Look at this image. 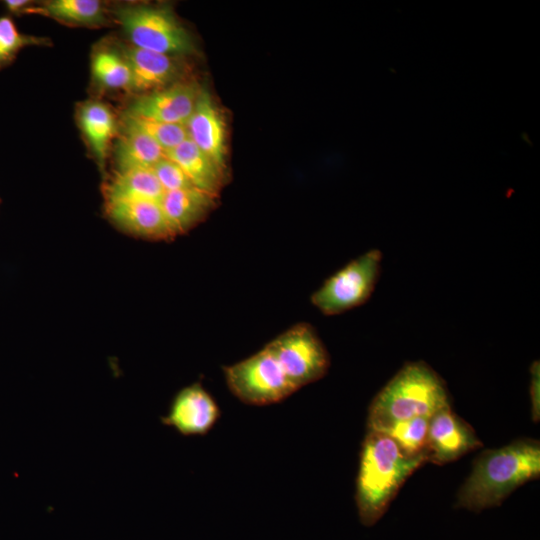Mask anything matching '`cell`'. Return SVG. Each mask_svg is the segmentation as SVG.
Returning a JSON list of instances; mask_svg holds the SVG:
<instances>
[{
    "mask_svg": "<svg viewBox=\"0 0 540 540\" xmlns=\"http://www.w3.org/2000/svg\"><path fill=\"white\" fill-rule=\"evenodd\" d=\"M480 446L482 443L473 428L451 407L430 418L426 440L427 461L437 465L451 463Z\"/></svg>",
    "mask_w": 540,
    "mask_h": 540,
    "instance_id": "obj_9",
    "label": "cell"
},
{
    "mask_svg": "<svg viewBox=\"0 0 540 540\" xmlns=\"http://www.w3.org/2000/svg\"><path fill=\"white\" fill-rule=\"evenodd\" d=\"M223 374L230 392L248 405L279 403L298 390L266 345L253 355L224 366Z\"/></svg>",
    "mask_w": 540,
    "mask_h": 540,
    "instance_id": "obj_5",
    "label": "cell"
},
{
    "mask_svg": "<svg viewBox=\"0 0 540 540\" xmlns=\"http://www.w3.org/2000/svg\"><path fill=\"white\" fill-rule=\"evenodd\" d=\"M266 346L297 389L320 380L330 367L329 353L308 323L293 325Z\"/></svg>",
    "mask_w": 540,
    "mask_h": 540,
    "instance_id": "obj_7",
    "label": "cell"
},
{
    "mask_svg": "<svg viewBox=\"0 0 540 540\" xmlns=\"http://www.w3.org/2000/svg\"><path fill=\"white\" fill-rule=\"evenodd\" d=\"M152 171L164 192L196 188L182 169L165 155L152 167Z\"/></svg>",
    "mask_w": 540,
    "mask_h": 540,
    "instance_id": "obj_24",
    "label": "cell"
},
{
    "mask_svg": "<svg viewBox=\"0 0 540 540\" xmlns=\"http://www.w3.org/2000/svg\"><path fill=\"white\" fill-rule=\"evenodd\" d=\"M164 155L182 169L196 188L217 196L223 185L224 171L189 138Z\"/></svg>",
    "mask_w": 540,
    "mask_h": 540,
    "instance_id": "obj_18",
    "label": "cell"
},
{
    "mask_svg": "<svg viewBox=\"0 0 540 540\" xmlns=\"http://www.w3.org/2000/svg\"><path fill=\"white\" fill-rule=\"evenodd\" d=\"M110 14L134 47L174 57L196 52L192 36L167 6L125 3Z\"/></svg>",
    "mask_w": 540,
    "mask_h": 540,
    "instance_id": "obj_4",
    "label": "cell"
},
{
    "mask_svg": "<svg viewBox=\"0 0 540 540\" xmlns=\"http://www.w3.org/2000/svg\"><path fill=\"white\" fill-rule=\"evenodd\" d=\"M133 78L132 93L144 94L181 81L183 67L179 57L119 44Z\"/></svg>",
    "mask_w": 540,
    "mask_h": 540,
    "instance_id": "obj_13",
    "label": "cell"
},
{
    "mask_svg": "<svg viewBox=\"0 0 540 540\" xmlns=\"http://www.w3.org/2000/svg\"><path fill=\"white\" fill-rule=\"evenodd\" d=\"M382 252L371 249L330 276L312 294L311 303L324 315H338L364 304L377 284Z\"/></svg>",
    "mask_w": 540,
    "mask_h": 540,
    "instance_id": "obj_6",
    "label": "cell"
},
{
    "mask_svg": "<svg viewBox=\"0 0 540 540\" xmlns=\"http://www.w3.org/2000/svg\"><path fill=\"white\" fill-rule=\"evenodd\" d=\"M50 44L48 38L19 32L10 17H0V69L10 65L23 48Z\"/></svg>",
    "mask_w": 540,
    "mask_h": 540,
    "instance_id": "obj_23",
    "label": "cell"
},
{
    "mask_svg": "<svg viewBox=\"0 0 540 540\" xmlns=\"http://www.w3.org/2000/svg\"><path fill=\"white\" fill-rule=\"evenodd\" d=\"M111 151L116 171L152 169L164 157L162 148L149 136L120 123Z\"/></svg>",
    "mask_w": 540,
    "mask_h": 540,
    "instance_id": "obj_17",
    "label": "cell"
},
{
    "mask_svg": "<svg viewBox=\"0 0 540 540\" xmlns=\"http://www.w3.org/2000/svg\"><path fill=\"white\" fill-rule=\"evenodd\" d=\"M104 212L115 227L134 237L155 241L175 238L159 202L106 201Z\"/></svg>",
    "mask_w": 540,
    "mask_h": 540,
    "instance_id": "obj_11",
    "label": "cell"
},
{
    "mask_svg": "<svg viewBox=\"0 0 540 540\" xmlns=\"http://www.w3.org/2000/svg\"><path fill=\"white\" fill-rule=\"evenodd\" d=\"M106 201L148 200L160 202L164 190L152 169L114 171L102 184Z\"/></svg>",
    "mask_w": 540,
    "mask_h": 540,
    "instance_id": "obj_19",
    "label": "cell"
},
{
    "mask_svg": "<svg viewBox=\"0 0 540 540\" xmlns=\"http://www.w3.org/2000/svg\"><path fill=\"white\" fill-rule=\"evenodd\" d=\"M530 374L531 413L534 422H538L540 418V366L538 360L532 363Z\"/></svg>",
    "mask_w": 540,
    "mask_h": 540,
    "instance_id": "obj_25",
    "label": "cell"
},
{
    "mask_svg": "<svg viewBox=\"0 0 540 540\" xmlns=\"http://www.w3.org/2000/svg\"><path fill=\"white\" fill-rule=\"evenodd\" d=\"M24 14L42 15L73 27L100 28L112 21L107 5L99 0H47L33 3Z\"/></svg>",
    "mask_w": 540,
    "mask_h": 540,
    "instance_id": "obj_16",
    "label": "cell"
},
{
    "mask_svg": "<svg viewBox=\"0 0 540 540\" xmlns=\"http://www.w3.org/2000/svg\"><path fill=\"white\" fill-rule=\"evenodd\" d=\"M540 475V443L517 439L484 450L457 493L456 507L473 512L500 505L513 491Z\"/></svg>",
    "mask_w": 540,
    "mask_h": 540,
    "instance_id": "obj_1",
    "label": "cell"
},
{
    "mask_svg": "<svg viewBox=\"0 0 540 540\" xmlns=\"http://www.w3.org/2000/svg\"><path fill=\"white\" fill-rule=\"evenodd\" d=\"M220 416L215 399L200 382H195L175 394L161 423L183 436H197L207 434Z\"/></svg>",
    "mask_w": 540,
    "mask_h": 540,
    "instance_id": "obj_8",
    "label": "cell"
},
{
    "mask_svg": "<svg viewBox=\"0 0 540 540\" xmlns=\"http://www.w3.org/2000/svg\"><path fill=\"white\" fill-rule=\"evenodd\" d=\"M201 89L194 81H178L138 95L124 112L154 121L184 124L191 115Z\"/></svg>",
    "mask_w": 540,
    "mask_h": 540,
    "instance_id": "obj_10",
    "label": "cell"
},
{
    "mask_svg": "<svg viewBox=\"0 0 540 540\" xmlns=\"http://www.w3.org/2000/svg\"><path fill=\"white\" fill-rule=\"evenodd\" d=\"M429 420L427 417H414L395 422L377 432L390 437L408 456L426 455Z\"/></svg>",
    "mask_w": 540,
    "mask_h": 540,
    "instance_id": "obj_21",
    "label": "cell"
},
{
    "mask_svg": "<svg viewBox=\"0 0 540 540\" xmlns=\"http://www.w3.org/2000/svg\"><path fill=\"white\" fill-rule=\"evenodd\" d=\"M91 75L102 90H124L132 93V72L119 47L99 46L91 56Z\"/></svg>",
    "mask_w": 540,
    "mask_h": 540,
    "instance_id": "obj_20",
    "label": "cell"
},
{
    "mask_svg": "<svg viewBox=\"0 0 540 540\" xmlns=\"http://www.w3.org/2000/svg\"><path fill=\"white\" fill-rule=\"evenodd\" d=\"M4 3L11 14L21 15L34 2L29 0H7Z\"/></svg>",
    "mask_w": 540,
    "mask_h": 540,
    "instance_id": "obj_26",
    "label": "cell"
},
{
    "mask_svg": "<svg viewBox=\"0 0 540 540\" xmlns=\"http://www.w3.org/2000/svg\"><path fill=\"white\" fill-rule=\"evenodd\" d=\"M451 407L442 378L425 362H408L372 400L367 428L379 431L395 422L414 417L431 418Z\"/></svg>",
    "mask_w": 540,
    "mask_h": 540,
    "instance_id": "obj_3",
    "label": "cell"
},
{
    "mask_svg": "<svg viewBox=\"0 0 540 540\" xmlns=\"http://www.w3.org/2000/svg\"><path fill=\"white\" fill-rule=\"evenodd\" d=\"M185 127L188 138L224 171L226 124L220 109L206 89H201Z\"/></svg>",
    "mask_w": 540,
    "mask_h": 540,
    "instance_id": "obj_12",
    "label": "cell"
},
{
    "mask_svg": "<svg viewBox=\"0 0 540 540\" xmlns=\"http://www.w3.org/2000/svg\"><path fill=\"white\" fill-rule=\"evenodd\" d=\"M427 461L408 456L387 435L368 430L356 478L355 502L360 522L374 525L387 511L405 481Z\"/></svg>",
    "mask_w": 540,
    "mask_h": 540,
    "instance_id": "obj_2",
    "label": "cell"
},
{
    "mask_svg": "<svg viewBox=\"0 0 540 540\" xmlns=\"http://www.w3.org/2000/svg\"><path fill=\"white\" fill-rule=\"evenodd\" d=\"M215 195L198 188L164 192L160 205L176 236L188 232L214 208Z\"/></svg>",
    "mask_w": 540,
    "mask_h": 540,
    "instance_id": "obj_15",
    "label": "cell"
},
{
    "mask_svg": "<svg viewBox=\"0 0 540 540\" xmlns=\"http://www.w3.org/2000/svg\"><path fill=\"white\" fill-rule=\"evenodd\" d=\"M76 120L91 155L105 174L106 160L119 131L116 115L108 104L89 99L78 105Z\"/></svg>",
    "mask_w": 540,
    "mask_h": 540,
    "instance_id": "obj_14",
    "label": "cell"
},
{
    "mask_svg": "<svg viewBox=\"0 0 540 540\" xmlns=\"http://www.w3.org/2000/svg\"><path fill=\"white\" fill-rule=\"evenodd\" d=\"M120 124L139 130L154 140L164 151H169L188 138L184 124L154 121L123 112Z\"/></svg>",
    "mask_w": 540,
    "mask_h": 540,
    "instance_id": "obj_22",
    "label": "cell"
}]
</instances>
